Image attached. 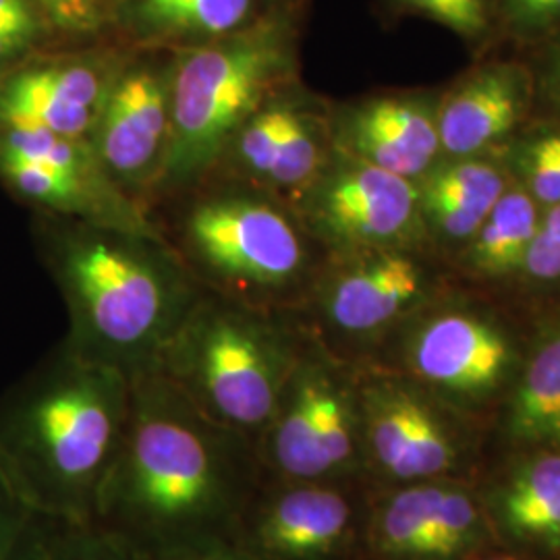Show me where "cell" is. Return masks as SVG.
Segmentation results:
<instances>
[{
  "instance_id": "cell-1",
  "label": "cell",
  "mask_w": 560,
  "mask_h": 560,
  "mask_svg": "<svg viewBox=\"0 0 560 560\" xmlns=\"http://www.w3.org/2000/svg\"><path fill=\"white\" fill-rule=\"evenodd\" d=\"M261 478L256 442L210 420L150 368L131 376L127 430L94 521L148 560L233 540Z\"/></svg>"
},
{
  "instance_id": "cell-2",
  "label": "cell",
  "mask_w": 560,
  "mask_h": 560,
  "mask_svg": "<svg viewBox=\"0 0 560 560\" xmlns=\"http://www.w3.org/2000/svg\"><path fill=\"white\" fill-rule=\"evenodd\" d=\"M42 241L69 314L65 342L129 378L154 368L201 293L161 235L46 214Z\"/></svg>"
},
{
  "instance_id": "cell-3",
  "label": "cell",
  "mask_w": 560,
  "mask_h": 560,
  "mask_svg": "<svg viewBox=\"0 0 560 560\" xmlns=\"http://www.w3.org/2000/svg\"><path fill=\"white\" fill-rule=\"evenodd\" d=\"M131 378L65 340L0 400V463L36 513L94 521L119 455Z\"/></svg>"
},
{
  "instance_id": "cell-4",
  "label": "cell",
  "mask_w": 560,
  "mask_h": 560,
  "mask_svg": "<svg viewBox=\"0 0 560 560\" xmlns=\"http://www.w3.org/2000/svg\"><path fill=\"white\" fill-rule=\"evenodd\" d=\"M148 219L203 291L264 312L295 314L326 260L287 201L241 180L208 175Z\"/></svg>"
},
{
  "instance_id": "cell-5",
  "label": "cell",
  "mask_w": 560,
  "mask_h": 560,
  "mask_svg": "<svg viewBox=\"0 0 560 560\" xmlns=\"http://www.w3.org/2000/svg\"><path fill=\"white\" fill-rule=\"evenodd\" d=\"M173 57L171 145L150 208L203 179L241 125L301 80L300 4L270 7L240 32Z\"/></svg>"
},
{
  "instance_id": "cell-6",
  "label": "cell",
  "mask_w": 560,
  "mask_h": 560,
  "mask_svg": "<svg viewBox=\"0 0 560 560\" xmlns=\"http://www.w3.org/2000/svg\"><path fill=\"white\" fill-rule=\"evenodd\" d=\"M305 345L295 314L201 289L154 368L210 420L258 442Z\"/></svg>"
},
{
  "instance_id": "cell-7",
  "label": "cell",
  "mask_w": 560,
  "mask_h": 560,
  "mask_svg": "<svg viewBox=\"0 0 560 560\" xmlns=\"http://www.w3.org/2000/svg\"><path fill=\"white\" fill-rule=\"evenodd\" d=\"M256 451L261 474L275 480H351L360 474L355 365L307 337Z\"/></svg>"
},
{
  "instance_id": "cell-8",
  "label": "cell",
  "mask_w": 560,
  "mask_h": 560,
  "mask_svg": "<svg viewBox=\"0 0 560 560\" xmlns=\"http://www.w3.org/2000/svg\"><path fill=\"white\" fill-rule=\"evenodd\" d=\"M428 289L416 249L326 256L295 316L310 339L342 361L347 351L381 349L420 310Z\"/></svg>"
},
{
  "instance_id": "cell-9",
  "label": "cell",
  "mask_w": 560,
  "mask_h": 560,
  "mask_svg": "<svg viewBox=\"0 0 560 560\" xmlns=\"http://www.w3.org/2000/svg\"><path fill=\"white\" fill-rule=\"evenodd\" d=\"M291 208L326 256L430 243L418 185L337 150Z\"/></svg>"
},
{
  "instance_id": "cell-10",
  "label": "cell",
  "mask_w": 560,
  "mask_h": 560,
  "mask_svg": "<svg viewBox=\"0 0 560 560\" xmlns=\"http://www.w3.org/2000/svg\"><path fill=\"white\" fill-rule=\"evenodd\" d=\"M173 50L131 48L90 143L108 179L148 214L173 129Z\"/></svg>"
},
{
  "instance_id": "cell-11",
  "label": "cell",
  "mask_w": 560,
  "mask_h": 560,
  "mask_svg": "<svg viewBox=\"0 0 560 560\" xmlns=\"http://www.w3.org/2000/svg\"><path fill=\"white\" fill-rule=\"evenodd\" d=\"M0 179L44 214L161 235L140 206L108 179L88 138L0 127Z\"/></svg>"
},
{
  "instance_id": "cell-12",
  "label": "cell",
  "mask_w": 560,
  "mask_h": 560,
  "mask_svg": "<svg viewBox=\"0 0 560 560\" xmlns=\"http://www.w3.org/2000/svg\"><path fill=\"white\" fill-rule=\"evenodd\" d=\"M381 349L386 351V361L399 368L388 372L420 388L469 402L499 393L520 361L515 342L499 322L465 307L428 314L418 310Z\"/></svg>"
},
{
  "instance_id": "cell-13",
  "label": "cell",
  "mask_w": 560,
  "mask_h": 560,
  "mask_svg": "<svg viewBox=\"0 0 560 560\" xmlns=\"http://www.w3.org/2000/svg\"><path fill=\"white\" fill-rule=\"evenodd\" d=\"M332 154L330 102L300 80L272 94L241 125L208 175L247 183L293 206Z\"/></svg>"
},
{
  "instance_id": "cell-14",
  "label": "cell",
  "mask_w": 560,
  "mask_h": 560,
  "mask_svg": "<svg viewBox=\"0 0 560 560\" xmlns=\"http://www.w3.org/2000/svg\"><path fill=\"white\" fill-rule=\"evenodd\" d=\"M115 40L34 52L0 71V127H38L90 138L129 57Z\"/></svg>"
},
{
  "instance_id": "cell-15",
  "label": "cell",
  "mask_w": 560,
  "mask_h": 560,
  "mask_svg": "<svg viewBox=\"0 0 560 560\" xmlns=\"http://www.w3.org/2000/svg\"><path fill=\"white\" fill-rule=\"evenodd\" d=\"M361 511L349 480L264 476L233 541L258 560H342L355 541L363 546L368 515Z\"/></svg>"
},
{
  "instance_id": "cell-16",
  "label": "cell",
  "mask_w": 560,
  "mask_h": 560,
  "mask_svg": "<svg viewBox=\"0 0 560 560\" xmlns=\"http://www.w3.org/2000/svg\"><path fill=\"white\" fill-rule=\"evenodd\" d=\"M355 372L363 467L390 488L451 469L455 446L420 386L372 365H355Z\"/></svg>"
},
{
  "instance_id": "cell-17",
  "label": "cell",
  "mask_w": 560,
  "mask_h": 560,
  "mask_svg": "<svg viewBox=\"0 0 560 560\" xmlns=\"http://www.w3.org/2000/svg\"><path fill=\"white\" fill-rule=\"evenodd\" d=\"M439 96L386 92L330 102L335 150L418 183L442 159Z\"/></svg>"
},
{
  "instance_id": "cell-18",
  "label": "cell",
  "mask_w": 560,
  "mask_h": 560,
  "mask_svg": "<svg viewBox=\"0 0 560 560\" xmlns=\"http://www.w3.org/2000/svg\"><path fill=\"white\" fill-rule=\"evenodd\" d=\"M536 104L534 71L523 60H486L439 96L442 159L499 152Z\"/></svg>"
},
{
  "instance_id": "cell-19",
  "label": "cell",
  "mask_w": 560,
  "mask_h": 560,
  "mask_svg": "<svg viewBox=\"0 0 560 560\" xmlns=\"http://www.w3.org/2000/svg\"><path fill=\"white\" fill-rule=\"evenodd\" d=\"M270 7L268 0H113L108 38L127 48H191L240 32Z\"/></svg>"
},
{
  "instance_id": "cell-20",
  "label": "cell",
  "mask_w": 560,
  "mask_h": 560,
  "mask_svg": "<svg viewBox=\"0 0 560 560\" xmlns=\"http://www.w3.org/2000/svg\"><path fill=\"white\" fill-rule=\"evenodd\" d=\"M511 183L513 177L499 152L441 159L416 183L430 241L460 249Z\"/></svg>"
},
{
  "instance_id": "cell-21",
  "label": "cell",
  "mask_w": 560,
  "mask_h": 560,
  "mask_svg": "<svg viewBox=\"0 0 560 560\" xmlns=\"http://www.w3.org/2000/svg\"><path fill=\"white\" fill-rule=\"evenodd\" d=\"M541 208L520 183H511L476 235L460 247V264L486 280L520 279L540 226Z\"/></svg>"
},
{
  "instance_id": "cell-22",
  "label": "cell",
  "mask_w": 560,
  "mask_h": 560,
  "mask_svg": "<svg viewBox=\"0 0 560 560\" xmlns=\"http://www.w3.org/2000/svg\"><path fill=\"white\" fill-rule=\"evenodd\" d=\"M509 428L520 441L560 451V324L541 335L521 368Z\"/></svg>"
},
{
  "instance_id": "cell-23",
  "label": "cell",
  "mask_w": 560,
  "mask_h": 560,
  "mask_svg": "<svg viewBox=\"0 0 560 560\" xmlns=\"http://www.w3.org/2000/svg\"><path fill=\"white\" fill-rule=\"evenodd\" d=\"M501 515L521 538L560 541V451L541 453L517 469L501 494Z\"/></svg>"
},
{
  "instance_id": "cell-24",
  "label": "cell",
  "mask_w": 560,
  "mask_h": 560,
  "mask_svg": "<svg viewBox=\"0 0 560 560\" xmlns=\"http://www.w3.org/2000/svg\"><path fill=\"white\" fill-rule=\"evenodd\" d=\"M11 560H148L96 521L38 515Z\"/></svg>"
},
{
  "instance_id": "cell-25",
  "label": "cell",
  "mask_w": 560,
  "mask_h": 560,
  "mask_svg": "<svg viewBox=\"0 0 560 560\" xmlns=\"http://www.w3.org/2000/svg\"><path fill=\"white\" fill-rule=\"evenodd\" d=\"M395 18H421L453 32L474 50H483L497 34V0H382Z\"/></svg>"
},
{
  "instance_id": "cell-26",
  "label": "cell",
  "mask_w": 560,
  "mask_h": 560,
  "mask_svg": "<svg viewBox=\"0 0 560 560\" xmlns=\"http://www.w3.org/2000/svg\"><path fill=\"white\" fill-rule=\"evenodd\" d=\"M62 42L50 0H0V71Z\"/></svg>"
},
{
  "instance_id": "cell-27",
  "label": "cell",
  "mask_w": 560,
  "mask_h": 560,
  "mask_svg": "<svg viewBox=\"0 0 560 560\" xmlns=\"http://www.w3.org/2000/svg\"><path fill=\"white\" fill-rule=\"evenodd\" d=\"M478 534H480L478 506L460 488L444 486V494L436 513V523H434L425 560L457 557L469 546H474Z\"/></svg>"
},
{
  "instance_id": "cell-28",
  "label": "cell",
  "mask_w": 560,
  "mask_h": 560,
  "mask_svg": "<svg viewBox=\"0 0 560 560\" xmlns=\"http://www.w3.org/2000/svg\"><path fill=\"white\" fill-rule=\"evenodd\" d=\"M499 40L536 48L560 34V0H497Z\"/></svg>"
},
{
  "instance_id": "cell-29",
  "label": "cell",
  "mask_w": 560,
  "mask_h": 560,
  "mask_svg": "<svg viewBox=\"0 0 560 560\" xmlns=\"http://www.w3.org/2000/svg\"><path fill=\"white\" fill-rule=\"evenodd\" d=\"M520 279L538 287H560V203L541 210L540 226Z\"/></svg>"
},
{
  "instance_id": "cell-30",
  "label": "cell",
  "mask_w": 560,
  "mask_h": 560,
  "mask_svg": "<svg viewBox=\"0 0 560 560\" xmlns=\"http://www.w3.org/2000/svg\"><path fill=\"white\" fill-rule=\"evenodd\" d=\"M40 513H36L23 501L15 483L0 463V560H11L21 540L34 525Z\"/></svg>"
},
{
  "instance_id": "cell-31",
  "label": "cell",
  "mask_w": 560,
  "mask_h": 560,
  "mask_svg": "<svg viewBox=\"0 0 560 560\" xmlns=\"http://www.w3.org/2000/svg\"><path fill=\"white\" fill-rule=\"evenodd\" d=\"M532 67L536 81V102H541L560 113V34L541 42L536 48Z\"/></svg>"
},
{
  "instance_id": "cell-32",
  "label": "cell",
  "mask_w": 560,
  "mask_h": 560,
  "mask_svg": "<svg viewBox=\"0 0 560 560\" xmlns=\"http://www.w3.org/2000/svg\"><path fill=\"white\" fill-rule=\"evenodd\" d=\"M152 560H258L233 540L203 541Z\"/></svg>"
},
{
  "instance_id": "cell-33",
  "label": "cell",
  "mask_w": 560,
  "mask_h": 560,
  "mask_svg": "<svg viewBox=\"0 0 560 560\" xmlns=\"http://www.w3.org/2000/svg\"><path fill=\"white\" fill-rule=\"evenodd\" d=\"M525 138L560 171V127L541 129L538 133H532Z\"/></svg>"
},
{
  "instance_id": "cell-34",
  "label": "cell",
  "mask_w": 560,
  "mask_h": 560,
  "mask_svg": "<svg viewBox=\"0 0 560 560\" xmlns=\"http://www.w3.org/2000/svg\"><path fill=\"white\" fill-rule=\"evenodd\" d=\"M268 4L277 7V4H301V0H268Z\"/></svg>"
},
{
  "instance_id": "cell-35",
  "label": "cell",
  "mask_w": 560,
  "mask_h": 560,
  "mask_svg": "<svg viewBox=\"0 0 560 560\" xmlns=\"http://www.w3.org/2000/svg\"><path fill=\"white\" fill-rule=\"evenodd\" d=\"M490 560H517V559H490Z\"/></svg>"
}]
</instances>
